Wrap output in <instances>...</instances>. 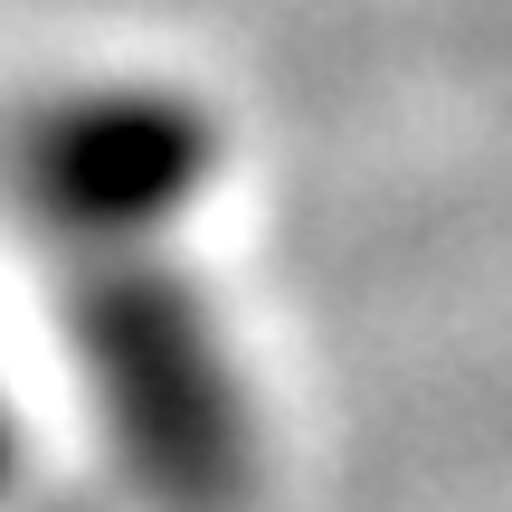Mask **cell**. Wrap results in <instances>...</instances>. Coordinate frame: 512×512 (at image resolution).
I'll return each mask as SVG.
<instances>
[{"mask_svg": "<svg viewBox=\"0 0 512 512\" xmlns=\"http://www.w3.org/2000/svg\"><path fill=\"white\" fill-rule=\"evenodd\" d=\"M10 190L57 256V323L124 494L143 512H247L266 427L219 294L181 256L219 190V114L162 76L67 86L19 124Z\"/></svg>", "mask_w": 512, "mask_h": 512, "instance_id": "obj_1", "label": "cell"}, {"mask_svg": "<svg viewBox=\"0 0 512 512\" xmlns=\"http://www.w3.org/2000/svg\"><path fill=\"white\" fill-rule=\"evenodd\" d=\"M10 484H19V427H10V399H0V503H10Z\"/></svg>", "mask_w": 512, "mask_h": 512, "instance_id": "obj_2", "label": "cell"}]
</instances>
